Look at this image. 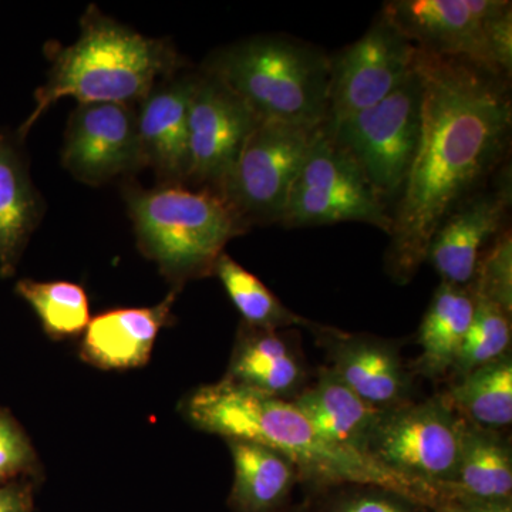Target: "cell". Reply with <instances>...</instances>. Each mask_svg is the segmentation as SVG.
Masks as SVG:
<instances>
[{"label": "cell", "mask_w": 512, "mask_h": 512, "mask_svg": "<svg viewBox=\"0 0 512 512\" xmlns=\"http://www.w3.org/2000/svg\"><path fill=\"white\" fill-rule=\"evenodd\" d=\"M423 83L421 134L412 170L392 212L387 274L412 281L448 215L485 187L510 146V79L470 60L416 49Z\"/></svg>", "instance_id": "6da1fadb"}, {"label": "cell", "mask_w": 512, "mask_h": 512, "mask_svg": "<svg viewBox=\"0 0 512 512\" xmlns=\"http://www.w3.org/2000/svg\"><path fill=\"white\" fill-rule=\"evenodd\" d=\"M185 419L195 429L225 440H247L274 448L292 461L299 483L325 493L346 485H375L429 505H444L437 491L407 480L373 458L346 450L313 429L291 400L276 399L222 379L198 387L181 403Z\"/></svg>", "instance_id": "7a4b0ae2"}, {"label": "cell", "mask_w": 512, "mask_h": 512, "mask_svg": "<svg viewBox=\"0 0 512 512\" xmlns=\"http://www.w3.org/2000/svg\"><path fill=\"white\" fill-rule=\"evenodd\" d=\"M72 46L47 42L52 62L46 83L35 92V109L16 131L25 140L30 128L57 101L73 97L84 103H140L161 80L184 72L188 63L168 39L147 37L90 5L80 19Z\"/></svg>", "instance_id": "3957f363"}, {"label": "cell", "mask_w": 512, "mask_h": 512, "mask_svg": "<svg viewBox=\"0 0 512 512\" xmlns=\"http://www.w3.org/2000/svg\"><path fill=\"white\" fill-rule=\"evenodd\" d=\"M123 197L138 249L156 262L175 289L214 275L225 245L249 231L224 195L212 188L185 184L144 188L127 181Z\"/></svg>", "instance_id": "277c9868"}, {"label": "cell", "mask_w": 512, "mask_h": 512, "mask_svg": "<svg viewBox=\"0 0 512 512\" xmlns=\"http://www.w3.org/2000/svg\"><path fill=\"white\" fill-rule=\"evenodd\" d=\"M259 120L320 127L328 120L330 55L286 35H261L221 47L202 64Z\"/></svg>", "instance_id": "5b68a950"}, {"label": "cell", "mask_w": 512, "mask_h": 512, "mask_svg": "<svg viewBox=\"0 0 512 512\" xmlns=\"http://www.w3.org/2000/svg\"><path fill=\"white\" fill-rule=\"evenodd\" d=\"M382 13L421 52L470 60L511 79V2L392 0Z\"/></svg>", "instance_id": "8992f818"}, {"label": "cell", "mask_w": 512, "mask_h": 512, "mask_svg": "<svg viewBox=\"0 0 512 512\" xmlns=\"http://www.w3.org/2000/svg\"><path fill=\"white\" fill-rule=\"evenodd\" d=\"M421 104L423 83L413 66L386 99L336 123H325L329 136L355 160L389 210L399 200L416 157Z\"/></svg>", "instance_id": "52a82bcc"}, {"label": "cell", "mask_w": 512, "mask_h": 512, "mask_svg": "<svg viewBox=\"0 0 512 512\" xmlns=\"http://www.w3.org/2000/svg\"><path fill=\"white\" fill-rule=\"evenodd\" d=\"M339 222H363L389 235L392 214L323 124L293 181L281 225L302 228Z\"/></svg>", "instance_id": "ba28073f"}, {"label": "cell", "mask_w": 512, "mask_h": 512, "mask_svg": "<svg viewBox=\"0 0 512 512\" xmlns=\"http://www.w3.org/2000/svg\"><path fill=\"white\" fill-rule=\"evenodd\" d=\"M464 420L446 397L387 410L377 424L366 454L414 483L437 491L453 481ZM446 503V500H444Z\"/></svg>", "instance_id": "9c48e42d"}, {"label": "cell", "mask_w": 512, "mask_h": 512, "mask_svg": "<svg viewBox=\"0 0 512 512\" xmlns=\"http://www.w3.org/2000/svg\"><path fill=\"white\" fill-rule=\"evenodd\" d=\"M320 127L259 121L220 190L245 227L281 224L293 181Z\"/></svg>", "instance_id": "30bf717a"}, {"label": "cell", "mask_w": 512, "mask_h": 512, "mask_svg": "<svg viewBox=\"0 0 512 512\" xmlns=\"http://www.w3.org/2000/svg\"><path fill=\"white\" fill-rule=\"evenodd\" d=\"M414 53L416 47L380 12L365 35L330 56L326 123L386 99L412 72Z\"/></svg>", "instance_id": "8fae6325"}, {"label": "cell", "mask_w": 512, "mask_h": 512, "mask_svg": "<svg viewBox=\"0 0 512 512\" xmlns=\"http://www.w3.org/2000/svg\"><path fill=\"white\" fill-rule=\"evenodd\" d=\"M259 121L224 83L198 72L188 107L185 185L220 191Z\"/></svg>", "instance_id": "7c38bea8"}, {"label": "cell", "mask_w": 512, "mask_h": 512, "mask_svg": "<svg viewBox=\"0 0 512 512\" xmlns=\"http://www.w3.org/2000/svg\"><path fill=\"white\" fill-rule=\"evenodd\" d=\"M62 164L76 180L92 187L146 167L136 110L119 103L79 104L67 123Z\"/></svg>", "instance_id": "4fadbf2b"}, {"label": "cell", "mask_w": 512, "mask_h": 512, "mask_svg": "<svg viewBox=\"0 0 512 512\" xmlns=\"http://www.w3.org/2000/svg\"><path fill=\"white\" fill-rule=\"evenodd\" d=\"M493 188H481L461 202L431 239L427 261L441 281L468 286L476 278L484 248L498 237L511 207L510 168L498 174Z\"/></svg>", "instance_id": "5bb4252c"}, {"label": "cell", "mask_w": 512, "mask_h": 512, "mask_svg": "<svg viewBox=\"0 0 512 512\" xmlns=\"http://www.w3.org/2000/svg\"><path fill=\"white\" fill-rule=\"evenodd\" d=\"M315 335L328 352L329 369L363 402L380 410L412 403L414 375L392 340L330 326Z\"/></svg>", "instance_id": "9a60e30c"}, {"label": "cell", "mask_w": 512, "mask_h": 512, "mask_svg": "<svg viewBox=\"0 0 512 512\" xmlns=\"http://www.w3.org/2000/svg\"><path fill=\"white\" fill-rule=\"evenodd\" d=\"M197 73L158 82L138 103L137 131L144 165L160 184H185L188 168V107Z\"/></svg>", "instance_id": "2e32d148"}, {"label": "cell", "mask_w": 512, "mask_h": 512, "mask_svg": "<svg viewBox=\"0 0 512 512\" xmlns=\"http://www.w3.org/2000/svg\"><path fill=\"white\" fill-rule=\"evenodd\" d=\"M173 288L163 302L151 308L114 309L90 320L84 330L80 355L103 370H124L146 365L160 330L170 323L177 293Z\"/></svg>", "instance_id": "e0dca14e"}, {"label": "cell", "mask_w": 512, "mask_h": 512, "mask_svg": "<svg viewBox=\"0 0 512 512\" xmlns=\"http://www.w3.org/2000/svg\"><path fill=\"white\" fill-rule=\"evenodd\" d=\"M224 379L266 396L293 400L308 387V370L288 336L242 322Z\"/></svg>", "instance_id": "ac0fdd59"}, {"label": "cell", "mask_w": 512, "mask_h": 512, "mask_svg": "<svg viewBox=\"0 0 512 512\" xmlns=\"http://www.w3.org/2000/svg\"><path fill=\"white\" fill-rule=\"evenodd\" d=\"M16 134L0 130V278H12L45 214Z\"/></svg>", "instance_id": "d6986e66"}, {"label": "cell", "mask_w": 512, "mask_h": 512, "mask_svg": "<svg viewBox=\"0 0 512 512\" xmlns=\"http://www.w3.org/2000/svg\"><path fill=\"white\" fill-rule=\"evenodd\" d=\"M291 402L323 439L365 456L370 437L387 412L363 402L328 366L319 370L315 384Z\"/></svg>", "instance_id": "ffe728a7"}, {"label": "cell", "mask_w": 512, "mask_h": 512, "mask_svg": "<svg viewBox=\"0 0 512 512\" xmlns=\"http://www.w3.org/2000/svg\"><path fill=\"white\" fill-rule=\"evenodd\" d=\"M447 503H512V453L500 431L464 420L453 481L443 490Z\"/></svg>", "instance_id": "44dd1931"}, {"label": "cell", "mask_w": 512, "mask_h": 512, "mask_svg": "<svg viewBox=\"0 0 512 512\" xmlns=\"http://www.w3.org/2000/svg\"><path fill=\"white\" fill-rule=\"evenodd\" d=\"M474 308L476 296L471 285L441 281L417 333L421 352L413 362V375L437 380L453 372L473 322Z\"/></svg>", "instance_id": "7402d4cb"}, {"label": "cell", "mask_w": 512, "mask_h": 512, "mask_svg": "<svg viewBox=\"0 0 512 512\" xmlns=\"http://www.w3.org/2000/svg\"><path fill=\"white\" fill-rule=\"evenodd\" d=\"M234 461V484L228 504L232 512H279L288 507L299 473L274 448L247 440H227Z\"/></svg>", "instance_id": "603a6c76"}, {"label": "cell", "mask_w": 512, "mask_h": 512, "mask_svg": "<svg viewBox=\"0 0 512 512\" xmlns=\"http://www.w3.org/2000/svg\"><path fill=\"white\" fill-rule=\"evenodd\" d=\"M456 380L444 397L461 419L495 431L511 426V352Z\"/></svg>", "instance_id": "cb8c5ba5"}, {"label": "cell", "mask_w": 512, "mask_h": 512, "mask_svg": "<svg viewBox=\"0 0 512 512\" xmlns=\"http://www.w3.org/2000/svg\"><path fill=\"white\" fill-rule=\"evenodd\" d=\"M214 275L220 278L229 299L247 325L268 330L306 328L313 333L322 329L323 325L286 308L271 289L266 288L254 274L248 272L225 252L215 264Z\"/></svg>", "instance_id": "d4e9b609"}, {"label": "cell", "mask_w": 512, "mask_h": 512, "mask_svg": "<svg viewBox=\"0 0 512 512\" xmlns=\"http://www.w3.org/2000/svg\"><path fill=\"white\" fill-rule=\"evenodd\" d=\"M15 292L32 306L43 330L52 339L82 335L92 320L87 293L83 286L73 282L20 279Z\"/></svg>", "instance_id": "484cf974"}, {"label": "cell", "mask_w": 512, "mask_h": 512, "mask_svg": "<svg viewBox=\"0 0 512 512\" xmlns=\"http://www.w3.org/2000/svg\"><path fill=\"white\" fill-rule=\"evenodd\" d=\"M474 296L476 308L473 322L468 329L456 366L451 372L456 379L510 352L512 312L480 293L474 292Z\"/></svg>", "instance_id": "4316f807"}, {"label": "cell", "mask_w": 512, "mask_h": 512, "mask_svg": "<svg viewBox=\"0 0 512 512\" xmlns=\"http://www.w3.org/2000/svg\"><path fill=\"white\" fill-rule=\"evenodd\" d=\"M473 291L512 312V237L505 228L478 262Z\"/></svg>", "instance_id": "83f0119b"}, {"label": "cell", "mask_w": 512, "mask_h": 512, "mask_svg": "<svg viewBox=\"0 0 512 512\" xmlns=\"http://www.w3.org/2000/svg\"><path fill=\"white\" fill-rule=\"evenodd\" d=\"M37 454L25 429L12 413L0 407V485L36 476Z\"/></svg>", "instance_id": "f1b7e54d"}, {"label": "cell", "mask_w": 512, "mask_h": 512, "mask_svg": "<svg viewBox=\"0 0 512 512\" xmlns=\"http://www.w3.org/2000/svg\"><path fill=\"white\" fill-rule=\"evenodd\" d=\"M322 512H436L429 505L375 485H346Z\"/></svg>", "instance_id": "f546056e"}, {"label": "cell", "mask_w": 512, "mask_h": 512, "mask_svg": "<svg viewBox=\"0 0 512 512\" xmlns=\"http://www.w3.org/2000/svg\"><path fill=\"white\" fill-rule=\"evenodd\" d=\"M0 512H33L32 481L0 485Z\"/></svg>", "instance_id": "4dcf8cb0"}, {"label": "cell", "mask_w": 512, "mask_h": 512, "mask_svg": "<svg viewBox=\"0 0 512 512\" xmlns=\"http://www.w3.org/2000/svg\"><path fill=\"white\" fill-rule=\"evenodd\" d=\"M436 512H512V503L481 504V503H447Z\"/></svg>", "instance_id": "1f68e13d"}, {"label": "cell", "mask_w": 512, "mask_h": 512, "mask_svg": "<svg viewBox=\"0 0 512 512\" xmlns=\"http://www.w3.org/2000/svg\"><path fill=\"white\" fill-rule=\"evenodd\" d=\"M279 512H313L311 508L306 507V505H296V507H286L284 510Z\"/></svg>", "instance_id": "d6a6232c"}]
</instances>
